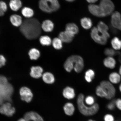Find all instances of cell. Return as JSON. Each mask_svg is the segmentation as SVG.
I'll return each mask as SVG.
<instances>
[{"label":"cell","instance_id":"ee69618b","mask_svg":"<svg viewBox=\"0 0 121 121\" xmlns=\"http://www.w3.org/2000/svg\"><path fill=\"white\" fill-rule=\"evenodd\" d=\"M65 0L68 2H73V1H74L75 0Z\"/></svg>","mask_w":121,"mask_h":121},{"label":"cell","instance_id":"52a82bcc","mask_svg":"<svg viewBox=\"0 0 121 121\" xmlns=\"http://www.w3.org/2000/svg\"><path fill=\"white\" fill-rule=\"evenodd\" d=\"M101 85L105 89L107 94L106 99L111 100L114 98L116 94L115 88L112 83L107 81H102L100 83Z\"/></svg>","mask_w":121,"mask_h":121},{"label":"cell","instance_id":"ab89813d","mask_svg":"<svg viewBox=\"0 0 121 121\" xmlns=\"http://www.w3.org/2000/svg\"><path fill=\"white\" fill-rule=\"evenodd\" d=\"M116 107L119 110L121 111V98H118L115 100Z\"/></svg>","mask_w":121,"mask_h":121},{"label":"cell","instance_id":"5bb4252c","mask_svg":"<svg viewBox=\"0 0 121 121\" xmlns=\"http://www.w3.org/2000/svg\"><path fill=\"white\" fill-rule=\"evenodd\" d=\"M24 118L26 121H44L40 115L34 112H27L24 116Z\"/></svg>","mask_w":121,"mask_h":121},{"label":"cell","instance_id":"7a4b0ae2","mask_svg":"<svg viewBox=\"0 0 121 121\" xmlns=\"http://www.w3.org/2000/svg\"><path fill=\"white\" fill-rule=\"evenodd\" d=\"M13 91V86L5 77L0 75V105L4 103L11 102Z\"/></svg>","mask_w":121,"mask_h":121},{"label":"cell","instance_id":"4fadbf2b","mask_svg":"<svg viewBox=\"0 0 121 121\" xmlns=\"http://www.w3.org/2000/svg\"><path fill=\"white\" fill-rule=\"evenodd\" d=\"M75 36L65 30L60 32L59 34L58 37L63 42L69 43L72 42Z\"/></svg>","mask_w":121,"mask_h":121},{"label":"cell","instance_id":"6da1fadb","mask_svg":"<svg viewBox=\"0 0 121 121\" xmlns=\"http://www.w3.org/2000/svg\"><path fill=\"white\" fill-rule=\"evenodd\" d=\"M41 24L35 18L25 19L20 27L21 32L29 40L37 38L41 34Z\"/></svg>","mask_w":121,"mask_h":121},{"label":"cell","instance_id":"30bf717a","mask_svg":"<svg viewBox=\"0 0 121 121\" xmlns=\"http://www.w3.org/2000/svg\"><path fill=\"white\" fill-rule=\"evenodd\" d=\"M20 94L22 100L29 103L31 102L33 97V94L31 90L28 87H23L20 90Z\"/></svg>","mask_w":121,"mask_h":121},{"label":"cell","instance_id":"74e56055","mask_svg":"<svg viewBox=\"0 0 121 121\" xmlns=\"http://www.w3.org/2000/svg\"><path fill=\"white\" fill-rule=\"evenodd\" d=\"M104 121H115V118L112 114L107 113L104 116Z\"/></svg>","mask_w":121,"mask_h":121},{"label":"cell","instance_id":"5b68a950","mask_svg":"<svg viewBox=\"0 0 121 121\" xmlns=\"http://www.w3.org/2000/svg\"><path fill=\"white\" fill-rule=\"evenodd\" d=\"M91 37L96 43L102 45H105L110 37L108 31H104L98 29L96 27L92 28L90 33Z\"/></svg>","mask_w":121,"mask_h":121},{"label":"cell","instance_id":"b9f144b4","mask_svg":"<svg viewBox=\"0 0 121 121\" xmlns=\"http://www.w3.org/2000/svg\"><path fill=\"white\" fill-rule=\"evenodd\" d=\"M87 2L90 4H94L98 1V0H86Z\"/></svg>","mask_w":121,"mask_h":121},{"label":"cell","instance_id":"c3c4849f","mask_svg":"<svg viewBox=\"0 0 121 121\" xmlns=\"http://www.w3.org/2000/svg\"></svg>","mask_w":121,"mask_h":121},{"label":"cell","instance_id":"3957f363","mask_svg":"<svg viewBox=\"0 0 121 121\" xmlns=\"http://www.w3.org/2000/svg\"><path fill=\"white\" fill-rule=\"evenodd\" d=\"M84 96L83 94L78 95L77 99V104L78 110L82 114L85 116H93L98 112L99 106L95 103L91 106H87L84 102Z\"/></svg>","mask_w":121,"mask_h":121},{"label":"cell","instance_id":"ffe728a7","mask_svg":"<svg viewBox=\"0 0 121 121\" xmlns=\"http://www.w3.org/2000/svg\"><path fill=\"white\" fill-rule=\"evenodd\" d=\"M22 2L21 0H10L9 3L10 8L13 11L17 12L22 7Z\"/></svg>","mask_w":121,"mask_h":121},{"label":"cell","instance_id":"2e32d148","mask_svg":"<svg viewBox=\"0 0 121 121\" xmlns=\"http://www.w3.org/2000/svg\"><path fill=\"white\" fill-rule=\"evenodd\" d=\"M9 19L12 25L16 27H20L23 22L22 17L17 14L11 15Z\"/></svg>","mask_w":121,"mask_h":121},{"label":"cell","instance_id":"ac0fdd59","mask_svg":"<svg viewBox=\"0 0 121 121\" xmlns=\"http://www.w3.org/2000/svg\"><path fill=\"white\" fill-rule=\"evenodd\" d=\"M43 69L40 66H33L31 68L30 75L33 78H38L42 76Z\"/></svg>","mask_w":121,"mask_h":121},{"label":"cell","instance_id":"7dc6e473","mask_svg":"<svg viewBox=\"0 0 121 121\" xmlns=\"http://www.w3.org/2000/svg\"><path fill=\"white\" fill-rule=\"evenodd\" d=\"M95 121L94 120H92V119H90V120H89L88 121Z\"/></svg>","mask_w":121,"mask_h":121},{"label":"cell","instance_id":"e575fe53","mask_svg":"<svg viewBox=\"0 0 121 121\" xmlns=\"http://www.w3.org/2000/svg\"><path fill=\"white\" fill-rule=\"evenodd\" d=\"M97 28L99 30L103 31H108V27L106 24L102 21L98 23Z\"/></svg>","mask_w":121,"mask_h":121},{"label":"cell","instance_id":"e0dca14e","mask_svg":"<svg viewBox=\"0 0 121 121\" xmlns=\"http://www.w3.org/2000/svg\"><path fill=\"white\" fill-rule=\"evenodd\" d=\"M62 94L65 98L69 100L73 99L75 96L74 90L69 86L66 87L63 89Z\"/></svg>","mask_w":121,"mask_h":121},{"label":"cell","instance_id":"4dcf8cb0","mask_svg":"<svg viewBox=\"0 0 121 121\" xmlns=\"http://www.w3.org/2000/svg\"><path fill=\"white\" fill-rule=\"evenodd\" d=\"M63 43L58 37H56L53 39L52 44L54 49L59 50L63 48Z\"/></svg>","mask_w":121,"mask_h":121},{"label":"cell","instance_id":"cb8c5ba5","mask_svg":"<svg viewBox=\"0 0 121 121\" xmlns=\"http://www.w3.org/2000/svg\"><path fill=\"white\" fill-rule=\"evenodd\" d=\"M21 13L24 17L27 19L32 18L34 14V12L33 9L29 7H25L22 9Z\"/></svg>","mask_w":121,"mask_h":121},{"label":"cell","instance_id":"603a6c76","mask_svg":"<svg viewBox=\"0 0 121 121\" xmlns=\"http://www.w3.org/2000/svg\"><path fill=\"white\" fill-rule=\"evenodd\" d=\"M42 79L44 82L48 84H52L55 81L54 76L50 72H46L42 75Z\"/></svg>","mask_w":121,"mask_h":121},{"label":"cell","instance_id":"f6af8a7d","mask_svg":"<svg viewBox=\"0 0 121 121\" xmlns=\"http://www.w3.org/2000/svg\"><path fill=\"white\" fill-rule=\"evenodd\" d=\"M119 74L121 75V65L120 66V68H119Z\"/></svg>","mask_w":121,"mask_h":121},{"label":"cell","instance_id":"7402d4cb","mask_svg":"<svg viewBox=\"0 0 121 121\" xmlns=\"http://www.w3.org/2000/svg\"><path fill=\"white\" fill-rule=\"evenodd\" d=\"M104 65L108 69H113L115 67L116 60L112 57H107L104 59L103 61Z\"/></svg>","mask_w":121,"mask_h":121},{"label":"cell","instance_id":"60d3db41","mask_svg":"<svg viewBox=\"0 0 121 121\" xmlns=\"http://www.w3.org/2000/svg\"><path fill=\"white\" fill-rule=\"evenodd\" d=\"M6 59L3 56L0 55V67H2L5 65Z\"/></svg>","mask_w":121,"mask_h":121},{"label":"cell","instance_id":"9a60e30c","mask_svg":"<svg viewBox=\"0 0 121 121\" xmlns=\"http://www.w3.org/2000/svg\"><path fill=\"white\" fill-rule=\"evenodd\" d=\"M41 29L45 32H51L53 30L54 24L52 21L46 19L43 21L41 24Z\"/></svg>","mask_w":121,"mask_h":121},{"label":"cell","instance_id":"484cf974","mask_svg":"<svg viewBox=\"0 0 121 121\" xmlns=\"http://www.w3.org/2000/svg\"><path fill=\"white\" fill-rule=\"evenodd\" d=\"M121 75L116 72H113L110 74L109 79L110 82L113 84H117L121 81Z\"/></svg>","mask_w":121,"mask_h":121},{"label":"cell","instance_id":"277c9868","mask_svg":"<svg viewBox=\"0 0 121 121\" xmlns=\"http://www.w3.org/2000/svg\"><path fill=\"white\" fill-rule=\"evenodd\" d=\"M39 7L42 11L51 13L57 11L60 6L58 0H39Z\"/></svg>","mask_w":121,"mask_h":121},{"label":"cell","instance_id":"1f68e13d","mask_svg":"<svg viewBox=\"0 0 121 121\" xmlns=\"http://www.w3.org/2000/svg\"><path fill=\"white\" fill-rule=\"evenodd\" d=\"M95 75V73L94 71L92 69H89L85 72V78L87 82L90 83L94 78Z\"/></svg>","mask_w":121,"mask_h":121},{"label":"cell","instance_id":"8d00e7d4","mask_svg":"<svg viewBox=\"0 0 121 121\" xmlns=\"http://www.w3.org/2000/svg\"><path fill=\"white\" fill-rule=\"evenodd\" d=\"M84 102L87 105H93L95 103V98L92 96H87L84 99Z\"/></svg>","mask_w":121,"mask_h":121},{"label":"cell","instance_id":"d6a6232c","mask_svg":"<svg viewBox=\"0 0 121 121\" xmlns=\"http://www.w3.org/2000/svg\"><path fill=\"white\" fill-rule=\"evenodd\" d=\"M96 93L97 96L101 98H106L107 96V94L105 89L100 85L96 87Z\"/></svg>","mask_w":121,"mask_h":121},{"label":"cell","instance_id":"8fae6325","mask_svg":"<svg viewBox=\"0 0 121 121\" xmlns=\"http://www.w3.org/2000/svg\"><path fill=\"white\" fill-rule=\"evenodd\" d=\"M111 22L113 28L121 31V15L119 12H113L112 14Z\"/></svg>","mask_w":121,"mask_h":121},{"label":"cell","instance_id":"bcb514c9","mask_svg":"<svg viewBox=\"0 0 121 121\" xmlns=\"http://www.w3.org/2000/svg\"><path fill=\"white\" fill-rule=\"evenodd\" d=\"M119 90H120V91L121 93V83L120 84V85L119 86Z\"/></svg>","mask_w":121,"mask_h":121},{"label":"cell","instance_id":"4316f807","mask_svg":"<svg viewBox=\"0 0 121 121\" xmlns=\"http://www.w3.org/2000/svg\"><path fill=\"white\" fill-rule=\"evenodd\" d=\"M39 42L41 44L44 46H49L52 43V39L49 36H42L39 38Z\"/></svg>","mask_w":121,"mask_h":121},{"label":"cell","instance_id":"83f0119b","mask_svg":"<svg viewBox=\"0 0 121 121\" xmlns=\"http://www.w3.org/2000/svg\"><path fill=\"white\" fill-rule=\"evenodd\" d=\"M64 67L66 72H70L74 69V65L73 61L70 56L66 60L64 64Z\"/></svg>","mask_w":121,"mask_h":121},{"label":"cell","instance_id":"f1b7e54d","mask_svg":"<svg viewBox=\"0 0 121 121\" xmlns=\"http://www.w3.org/2000/svg\"><path fill=\"white\" fill-rule=\"evenodd\" d=\"M30 58L31 60L38 59L40 56V52L38 50L33 48L30 50L28 53Z\"/></svg>","mask_w":121,"mask_h":121},{"label":"cell","instance_id":"9c48e42d","mask_svg":"<svg viewBox=\"0 0 121 121\" xmlns=\"http://www.w3.org/2000/svg\"><path fill=\"white\" fill-rule=\"evenodd\" d=\"M16 110L10 102L4 103L0 107V113L8 117H11L14 114Z\"/></svg>","mask_w":121,"mask_h":121},{"label":"cell","instance_id":"d6986e66","mask_svg":"<svg viewBox=\"0 0 121 121\" xmlns=\"http://www.w3.org/2000/svg\"><path fill=\"white\" fill-rule=\"evenodd\" d=\"M65 31L71 33L74 35L78 34L79 31V29L78 26L73 23H69L65 26Z\"/></svg>","mask_w":121,"mask_h":121},{"label":"cell","instance_id":"8992f818","mask_svg":"<svg viewBox=\"0 0 121 121\" xmlns=\"http://www.w3.org/2000/svg\"><path fill=\"white\" fill-rule=\"evenodd\" d=\"M105 17L112 15L115 9V5L111 0H101L99 4Z\"/></svg>","mask_w":121,"mask_h":121},{"label":"cell","instance_id":"7c38bea8","mask_svg":"<svg viewBox=\"0 0 121 121\" xmlns=\"http://www.w3.org/2000/svg\"><path fill=\"white\" fill-rule=\"evenodd\" d=\"M89 12L93 16L99 17H105L99 5L95 4H90L88 6Z\"/></svg>","mask_w":121,"mask_h":121},{"label":"cell","instance_id":"44dd1931","mask_svg":"<svg viewBox=\"0 0 121 121\" xmlns=\"http://www.w3.org/2000/svg\"><path fill=\"white\" fill-rule=\"evenodd\" d=\"M63 108L65 114L68 116H72L74 113L75 107L72 103H66L65 104Z\"/></svg>","mask_w":121,"mask_h":121},{"label":"cell","instance_id":"d590c367","mask_svg":"<svg viewBox=\"0 0 121 121\" xmlns=\"http://www.w3.org/2000/svg\"><path fill=\"white\" fill-rule=\"evenodd\" d=\"M104 54L108 57H112L117 54V52L114 49L110 48H107L104 51Z\"/></svg>","mask_w":121,"mask_h":121},{"label":"cell","instance_id":"f546056e","mask_svg":"<svg viewBox=\"0 0 121 121\" xmlns=\"http://www.w3.org/2000/svg\"><path fill=\"white\" fill-rule=\"evenodd\" d=\"M111 43L113 49L118 50L121 49V40L118 38H113L111 40Z\"/></svg>","mask_w":121,"mask_h":121},{"label":"cell","instance_id":"ba28073f","mask_svg":"<svg viewBox=\"0 0 121 121\" xmlns=\"http://www.w3.org/2000/svg\"><path fill=\"white\" fill-rule=\"evenodd\" d=\"M73 62L74 69L77 73H80L84 69V63L82 57L78 55H72L70 56Z\"/></svg>","mask_w":121,"mask_h":121},{"label":"cell","instance_id":"7bdbcfd3","mask_svg":"<svg viewBox=\"0 0 121 121\" xmlns=\"http://www.w3.org/2000/svg\"><path fill=\"white\" fill-rule=\"evenodd\" d=\"M18 121H26L25 119L24 118H21L19 119Z\"/></svg>","mask_w":121,"mask_h":121},{"label":"cell","instance_id":"d4e9b609","mask_svg":"<svg viewBox=\"0 0 121 121\" xmlns=\"http://www.w3.org/2000/svg\"><path fill=\"white\" fill-rule=\"evenodd\" d=\"M82 26L85 30H89L91 28L93 22L90 18L84 17L82 18L80 21Z\"/></svg>","mask_w":121,"mask_h":121},{"label":"cell","instance_id":"836d02e7","mask_svg":"<svg viewBox=\"0 0 121 121\" xmlns=\"http://www.w3.org/2000/svg\"><path fill=\"white\" fill-rule=\"evenodd\" d=\"M7 9L6 3L4 1L0 0V17L3 16Z\"/></svg>","mask_w":121,"mask_h":121},{"label":"cell","instance_id":"f35d334b","mask_svg":"<svg viewBox=\"0 0 121 121\" xmlns=\"http://www.w3.org/2000/svg\"><path fill=\"white\" fill-rule=\"evenodd\" d=\"M116 107L115 100L111 101L107 105V108L108 110L111 111L114 110Z\"/></svg>","mask_w":121,"mask_h":121}]
</instances>
